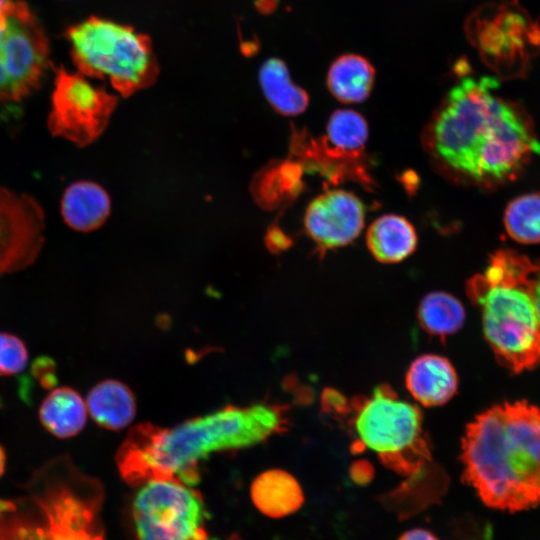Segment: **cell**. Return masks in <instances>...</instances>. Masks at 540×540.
Here are the masks:
<instances>
[{"mask_svg": "<svg viewBox=\"0 0 540 540\" xmlns=\"http://www.w3.org/2000/svg\"><path fill=\"white\" fill-rule=\"evenodd\" d=\"M497 79L464 76L443 99L429 130L433 155L480 184L513 179L540 142L521 105L494 94Z\"/></svg>", "mask_w": 540, "mask_h": 540, "instance_id": "6da1fadb", "label": "cell"}, {"mask_svg": "<svg viewBox=\"0 0 540 540\" xmlns=\"http://www.w3.org/2000/svg\"><path fill=\"white\" fill-rule=\"evenodd\" d=\"M286 410L282 405L256 403L227 406L168 429L139 424L117 452L120 475L132 486L156 479L192 486L200 479V461L211 453L250 447L285 431Z\"/></svg>", "mask_w": 540, "mask_h": 540, "instance_id": "7a4b0ae2", "label": "cell"}, {"mask_svg": "<svg viewBox=\"0 0 540 540\" xmlns=\"http://www.w3.org/2000/svg\"><path fill=\"white\" fill-rule=\"evenodd\" d=\"M463 480L488 507L525 511L540 505V408L525 400L496 404L465 429Z\"/></svg>", "mask_w": 540, "mask_h": 540, "instance_id": "3957f363", "label": "cell"}, {"mask_svg": "<svg viewBox=\"0 0 540 540\" xmlns=\"http://www.w3.org/2000/svg\"><path fill=\"white\" fill-rule=\"evenodd\" d=\"M533 266L526 256L499 250L484 273L466 284L496 360L513 373L540 365V321L530 290Z\"/></svg>", "mask_w": 540, "mask_h": 540, "instance_id": "277c9868", "label": "cell"}, {"mask_svg": "<svg viewBox=\"0 0 540 540\" xmlns=\"http://www.w3.org/2000/svg\"><path fill=\"white\" fill-rule=\"evenodd\" d=\"M350 423L357 436L355 453L368 448L393 472L407 477L435 466L420 409L400 399L388 384L351 401Z\"/></svg>", "mask_w": 540, "mask_h": 540, "instance_id": "5b68a950", "label": "cell"}, {"mask_svg": "<svg viewBox=\"0 0 540 540\" xmlns=\"http://www.w3.org/2000/svg\"><path fill=\"white\" fill-rule=\"evenodd\" d=\"M67 38L80 73L108 80L123 95L156 79L158 64L150 39L128 25L90 17L70 27Z\"/></svg>", "mask_w": 540, "mask_h": 540, "instance_id": "8992f818", "label": "cell"}, {"mask_svg": "<svg viewBox=\"0 0 540 540\" xmlns=\"http://www.w3.org/2000/svg\"><path fill=\"white\" fill-rule=\"evenodd\" d=\"M32 499L46 516L40 540H104L96 515L102 500L99 483L81 473L68 456L45 464L32 479Z\"/></svg>", "mask_w": 540, "mask_h": 540, "instance_id": "52a82bcc", "label": "cell"}, {"mask_svg": "<svg viewBox=\"0 0 540 540\" xmlns=\"http://www.w3.org/2000/svg\"><path fill=\"white\" fill-rule=\"evenodd\" d=\"M466 35L499 77L524 76L540 51V26L517 1L487 4L467 19Z\"/></svg>", "mask_w": 540, "mask_h": 540, "instance_id": "ba28073f", "label": "cell"}, {"mask_svg": "<svg viewBox=\"0 0 540 540\" xmlns=\"http://www.w3.org/2000/svg\"><path fill=\"white\" fill-rule=\"evenodd\" d=\"M48 66V39L39 21L25 2L7 0L0 11V103L28 96Z\"/></svg>", "mask_w": 540, "mask_h": 540, "instance_id": "9c48e42d", "label": "cell"}, {"mask_svg": "<svg viewBox=\"0 0 540 540\" xmlns=\"http://www.w3.org/2000/svg\"><path fill=\"white\" fill-rule=\"evenodd\" d=\"M138 540H208L207 513L199 492L172 479L143 484L132 504Z\"/></svg>", "mask_w": 540, "mask_h": 540, "instance_id": "30bf717a", "label": "cell"}, {"mask_svg": "<svg viewBox=\"0 0 540 540\" xmlns=\"http://www.w3.org/2000/svg\"><path fill=\"white\" fill-rule=\"evenodd\" d=\"M48 128L57 137L80 146L93 142L106 127L116 98L82 73L57 72Z\"/></svg>", "mask_w": 540, "mask_h": 540, "instance_id": "8fae6325", "label": "cell"}, {"mask_svg": "<svg viewBox=\"0 0 540 540\" xmlns=\"http://www.w3.org/2000/svg\"><path fill=\"white\" fill-rule=\"evenodd\" d=\"M44 215L32 198L0 188V276L21 270L37 257Z\"/></svg>", "mask_w": 540, "mask_h": 540, "instance_id": "7c38bea8", "label": "cell"}, {"mask_svg": "<svg viewBox=\"0 0 540 540\" xmlns=\"http://www.w3.org/2000/svg\"><path fill=\"white\" fill-rule=\"evenodd\" d=\"M365 207L353 193L327 191L308 205L304 226L320 248L333 249L355 240L364 226Z\"/></svg>", "mask_w": 540, "mask_h": 540, "instance_id": "4fadbf2b", "label": "cell"}, {"mask_svg": "<svg viewBox=\"0 0 540 540\" xmlns=\"http://www.w3.org/2000/svg\"><path fill=\"white\" fill-rule=\"evenodd\" d=\"M405 384L412 397L421 405L441 406L456 394L458 376L447 358L424 354L410 364Z\"/></svg>", "mask_w": 540, "mask_h": 540, "instance_id": "5bb4252c", "label": "cell"}, {"mask_svg": "<svg viewBox=\"0 0 540 540\" xmlns=\"http://www.w3.org/2000/svg\"><path fill=\"white\" fill-rule=\"evenodd\" d=\"M111 200L99 184L78 181L69 185L61 199V214L72 229L89 232L100 227L108 218Z\"/></svg>", "mask_w": 540, "mask_h": 540, "instance_id": "9a60e30c", "label": "cell"}, {"mask_svg": "<svg viewBox=\"0 0 540 540\" xmlns=\"http://www.w3.org/2000/svg\"><path fill=\"white\" fill-rule=\"evenodd\" d=\"M255 507L270 518H282L298 511L304 503V493L296 478L281 469L258 475L250 489Z\"/></svg>", "mask_w": 540, "mask_h": 540, "instance_id": "2e32d148", "label": "cell"}, {"mask_svg": "<svg viewBox=\"0 0 540 540\" xmlns=\"http://www.w3.org/2000/svg\"><path fill=\"white\" fill-rule=\"evenodd\" d=\"M38 416L48 433L59 439H67L84 428L87 406L75 389L68 386L55 387L42 400Z\"/></svg>", "mask_w": 540, "mask_h": 540, "instance_id": "e0dca14e", "label": "cell"}, {"mask_svg": "<svg viewBox=\"0 0 540 540\" xmlns=\"http://www.w3.org/2000/svg\"><path fill=\"white\" fill-rule=\"evenodd\" d=\"M369 251L381 263H398L417 246L414 226L403 216L388 214L371 223L366 235Z\"/></svg>", "mask_w": 540, "mask_h": 540, "instance_id": "ac0fdd59", "label": "cell"}, {"mask_svg": "<svg viewBox=\"0 0 540 540\" xmlns=\"http://www.w3.org/2000/svg\"><path fill=\"white\" fill-rule=\"evenodd\" d=\"M87 411L97 425L108 430H120L134 418L136 403L132 391L124 383L106 379L89 392Z\"/></svg>", "mask_w": 540, "mask_h": 540, "instance_id": "d6986e66", "label": "cell"}, {"mask_svg": "<svg viewBox=\"0 0 540 540\" xmlns=\"http://www.w3.org/2000/svg\"><path fill=\"white\" fill-rule=\"evenodd\" d=\"M375 69L363 56L345 54L338 57L327 74V87L340 102L360 103L368 98L374 85Z\"/></svg>", "mask_w": 540, "mask_h": 540, "instance_id": "ffe728a7", "label": "cell"}, {"mask_svg": "<svg viewBox=\"0 0 540 540\" xmlns=\"http://www.w3.org/2000/svg\"><path fill=\"white\" fill-rule=\"evenodd\" d=\"M259 84L264 97L275 111L286 116L303 113L308 104L307 92L293 83L286 64L278 58H269L261 65Z\"/></svg>", "mask_w": 540, "mask_h": 540, "instance_id": "44dd1931", "label": "cell"}, {"mask_svg": "<svg viewBox=\"0 0 540 540\" xmlns=\"http://www.w3.org/2000/svg\"><path fill=\"white\" fill-rule=\"evenodd\" d=\"M417 317L423 330L441 339L458 332L465 322V309L453 295L434 291L419 303Z\"/></svg>", "mask_w": 540, "mask_h": 540, "instance_id": "7402d4cb", "label": "cell"}, {"mask_svg": "<svg viewBox=\"0 0 540 540\" xmlns=\"http://www.w3.org/2000/svg\"><path fill=\"white\" fill-rule=\"evenodd\" d=\"M368 139L365 118L355 110L339 109L330 116L326 129L328 150L336 155L359 154Z\"/></svg>", "mask_w": 540, "mask_h": 540, "instance_id": "603a6c76", "label": "cell"}, {"mask_svg": "<svg viewBox=\"0 0 540 540\" xmlns=\"http://www.w3.org/2000/svg\"><path fill=\"white\" fill-rule=\"evenodd\" d=\"M504 226L508 235L519 243H540V192L513 199L505 209Z\"/></svg>", "mask_w": 540, "mask_h": 540, "instance_id": "cb8c5ba5", "label": "cell"}, {"mask_svg": "<svg viewBox=\"0 0 540 540\" xmlns=\"http://www.w3.org/2000/svg\"><path fill=\"white\" fill-rule=\"evenodd\" d=\"M28 361L25 342L12 333L0 331V376L10 377L21 373Z\"/></svg>", "mask_w": 540, "mask_h": 540, "instance_id": "d4e9b609", "label": "cell"}, {"mask_svg": "<svg viewBox=\"0 0 540 540\" xmlns=\"http://www.w3.org/2000/svg\"><path fill=\"white\" fill-rule=\"evenodd\" d=\"M32 377L44 389H53L58 383L56 362L47 356L36 358L31 364Z\"/></svg>", "mask_w": 540, "mask_h": 540, "instance_id": "484cf974", "label": "cell"}, {"mask_svg": "<svg viewBox=\"0 0 540 540\" xmlns=\"http://www.w3.org/2000/svg\"><path fill=\"white\" fill-rule=\"evenodd\" d=\"M321 406L324 412L335 419L350 416L351 403L339 391L326 388L321 395Z\"/></svg>", "mask_w": 540, "mask_h": 540, "instance_id": "4316f807", "label": "cell"}, {"mask_svg": "<svg viewBox=\"0 0 540 540\" xmlns=\"http://www.w3.org/2000/svg\"><path fill=\"white\" fill-rule=\"evenodd\" d=\"M350 477L357 485H367L374 477V468L366 460L354 461L349 470Z\"/></svg>", "mask_w": 540, "mask_h": 540, "instance_id": "83f0119b", "label": "cell"}, {"mask_svg": "<svg viewBox=\"0 0 540 540\" xmlns=\"http://www.w3.org/2000/svg\"><path fill=\"white\" fill-rule=\"evenodd\" d=\"M530 290L540 321V263H534L530 276Z\"/></svg>", "mask_w": 540, "mask_h": 540, "instance_id": "f1b7e54d", "label": "cell"}, {"mask_svg": "<svg viewBox=\"0 0 540 540\" xmlns=\"http://www.w3.org/2000/svg\"><path fill=\"white\" fill-rule=\"evenodd\" d=\"M397 540H439V538L427 529L413 528L402 533Z\"/></svg>", "mask_w": 540, "mask_h": 540, "instance_id": "f546056e", "label": "cell"}, {"mask_svg": "<svg viewBox=\"0 0 540 540\" xmlns=\"http://www.w3.org/2000/svg\"><path fill=\"white\" fill-rule=\"evenodd\" d=\"M268 243L273 249H281L287 246V238L281 231L273 229L268 235Z\"/></svg>", "mask_w": 540, "mask_h": 540, "instance_id": "4dcf8cb0", "label": "cell"}, {"mask_svg": "<svg viewBox=\"0 0 540 540\" xmlns=\"http://www.w3.org/2000/svg\"><path fill=\"white\" fill-rule=\"evenodd\" d=\"M6 461H7V457H6L5 449H4V447L0 444V478L2 477V475H3L4 472H5Z\"/></svg>", "mask_w": 540, "mask_h": 540, "instance_id": "1f68e13d", "label": "cell"}, {"mask_svg": "<svg viewBox=\"0 0 540 540\" xmlns=\"http://www.w3.org/2000/svg\"><path fill=\"white\" fill-rule=\"evenodd\" d=\"M7 0H0V11L1 9L4 7V5L6 4Z\"/></svg>", "mask_w": 540, "mask_h": 540, "instance_id": "d6a6232c", "label": "cell"}]
</instances>
